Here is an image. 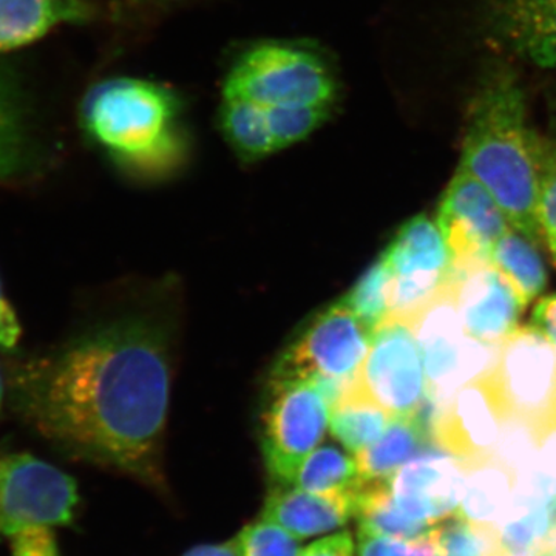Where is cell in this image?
<instances>
[{
    "label": "cell",
    "instance_id": "cell-33",
    "mask_svg": "<svg viewBox=\"0 0 556 556\" xmlns=\"http://www.w3.org/2000/svg\"><path fill=\"white\" fill-rule=\"evenodd\" d=\"M535 466L556 485V413L536 426Z\"/></svg>",
    "mask_w": 556,
    "mask_h": 556
},
{
    "label": "cell",
    "instance_id": "cell-22",
    "mask_svg": "<svg viewBox=\"0 0 556 556\" xmlns=\"http://www.w3.org/2000/svg\"><path fill=\"white\" fill-rule=\"evenodd\" d=\"M393 417L358 391L351 380L342 396L332 404L329 430L343 447L357 455L382 437Z\"/></svg>",
    "mask_w": 556,
    "mask_h": 556
},
{
    "label": "cell",
    "instance_id": "cell-17",
    "mask_svg": "<svg viewBox=\"0 0 556 556\" xmlns=\"http://www.w3.org/2000/svg\"><path fill=\"white\" fill-rule=\"evenodd\" d=\"M357 493L314 495L294 485H278L266 497L262 518L283 527L300 541L327 535L354 518Z\"/></svg>",
    "mask_w": 556,
    "mask_h": 556
},
{
    "label": "cell",
    "instance_id": "cell-11",
    "mask_svg": "<svg viewBox=\"0 0 556 556\" xmlns=\"http://www.w3.org/2000/svg\"><path fill=\"white\" fill-rule=\"evenodd\" d=\"M508 415L538 426L556 413V351L535 327H518L490 371Z\"/></svg>",
    "mask_w": 556,
    "mask_h": 556
},
{
    "label": "cell",
    "instance_id": "cell-41",
    "mask_svg": "<svg viewBox=\"0 0 556 556\" xmlns=\"http://www.w3.org/2000/svg\"><path fill=\"white\" fill-rule=\"evenodd\" d=\"M3 396H5V382H3L2 372H0V405H2Z\"/></svg>",
    "mask_w": 556,
    "mask_h": 556
},
{
    "label": "cell",
    "instance_id": "cell-24",
    "mask_svg": "<svg viewBox=\"0 0 556 556\" xmlns=\"http://www.w3.org/2000/svg\"><path fill=\"white\" fill-rule=\"evenodd\" d=\"M354 518L358 521V529L405 540L426 535L431 529L402 510L388 481L362 482Z\"/></svg>",
    "mask_w": 556,
    "mask_h": 556
},
{
    "label": "cell",
    "instance_id": "cell-36",
    "mask_svg": "<svg viewBox=\"0 0 556 556\" xmlns=\"http://www.w3.org/2000/svg\"><path fill=\"white\" fill-rule=\"evenodd\" d=\"M532 327L551 342L556 351V294L540 299L533 308Z\"/></svg>",
    "mask_w": 556,
    "mask_h": 556
},
{
    "label": "cell",
    "instance_id": "cell-23",
    "mask_svg": "<svg viewBox=\"0 0 556 556\" xmlns=\"http://www.w3.org/2000/svg\"><path fill=\"white\" fill-rule=\"evenodd\" d=\"M538 248L518 230L510 228L493 244L486 257L507 278L526 306L540 298L547 287V270Z\"/></svg>",
    "mask_w": 556,
    "mask_h": 556
},
{
    "label": "cell",
    "instance_id": "cell-1",
    "mask_svg": "<svg viewBox=\"0 0 556 556\" xmlns=\"http://www.w3.org/2000/svg\"><path fill=\"white\" fill-rule=\"evenodd\" d=\"M14 394L28 424L58 448L135 477L156 473L170 362L148 321L121 320L68 340L25 365Z\"/></svg>",
    "mask_w": 556,
    "mask_h": 556
},
{
    "label": "cell",
    "instance_id": "cell-25",
    "mask_svg": "<svg viewBox=\"0 0 556 556\" xmlns=\"http://www.w3.org/2000/svg\"><path fill=\"white\" fill-rule=\"evenodd\" d=\"M356 459L336 447H317L300 466L291 485L314 495H348L362 485Z\"/></svg>",
    "mask_w": 556,
    "mask_h": 556
},
{
    "label": "cell",
    "instance_id": "cell-8",
    "mask_svg": "<svg viewBox=\"0 0 556 556\" xmlns=\"http://www.w3.org/2000/svg\"><path fill=\"white\" fill-rule=\"evenodd\" d=\"M372 331L343 302L311 320L277 362L273 380L350 382L367 356Z\"/></svg>",
    "mask_w": 556,
    "mask_h": 556
},
{
    "label": "cell",
    "instance_id": "cell-40",
    "mask_svg": "<svg viewBox=\"0 0 556 556\" xmlns=\"http://www.w3.org/2000/svg\"><path fill=\"white\" fill-rule=\"evenodd\" d=\"M135 3H141V5H150V7H166L174 5L178 0H131Z\"/></svg>",
    "mask_w": 556,
    "mask_h": 556
},
{
    "label": "cell",
    "instance_id": "cell-16",
    "mask_svg": "<svg viewBox=\"0 0 556 556\" xmlns=\"http://www.w3.org/2000/svg\"><path fill=\"white\" fill-rule=\"evenodd\" d=\"M388 484L405 514L433 527L457 514L464 463L445 452L422 453L399 468Z\"/></svg>",
    "mask_w": 556,
    "mask_h": 556
},
{
    "label": "cell",
    "instance_id": "cell-26",
    "mask_svg": "<svg viewBox=\"0 0 556 556\" xmlns=\"http://www.w3.org/2000/svg\"><path fill=\"white\" fill-rule=\"evenodd\" d=\"M438 556H497L501 547L495 527L477 525L453 515L427 533Z\"/></svg>",
    "mask_w": 556,
    "mask_h": 556
},
{
    "label": "cell",
    "instance_id": "cell-38",
    "mask_svg": "<svg viewBox=\"0 0 556 556\" xmlns=\"http://www.w3.org/2000/svg\"><path fill=\"white\" fill-rule=\"evenodd\" d=\"M541 551L546 552L548 556H556V525L552 526L551 532L544 538L541 546L538 547Z\"/></svg>",
    "mask_w": 556,
    "mask_h": 556
},
{
    "label": "cell",
    "instance_id": "cell-7",
    "mask_svg": "<svg viewBox=\"0 0 556 556\" xmlns=\"http://www.w3.org/2000/svg\"><path fill=\"white\" fill-rule=\"evenodd\" d=\"M331 402L316 380H270L263 416L262 450L278 485H291L303 460L329 428Z\"/></svg>",
    "mask_w": 556,
    "mask_h": 556
},
{
    "label": "cell",
    "instance_id": "cell-31",
    "mask_svg": "<svg viewBox=\"0 0 556 556\" xmlns=\"http://www.w3.org/2000/svg\"><path fill=\"white\" fill-rule=\"evenodd\" d=\"M540 223L544 240L556 263V150L546 149L543 156V181H541Z\"/></svg>",
    "mask_w": 556,
    "mask_h": 556
},
{
    "label": "cell",
    "instance_id": "cell-34",
    "mask_svg": "<svg viewBox=\"0 0 556 556\" xmlns=\"http://www.w3.org/2000/svg\"><path fill=\"white\" fill-rule=\"evenodd\" d=\"M22 328L16 311L9 302L0 280V350L13 351L20 345Z\"/></svg>",
    "mask_w": 556,
    "mask_h": 556
},
{
    "label": "cell",
    "instance_id": "cell-39",
    "mask_svg": "<svg viewBox=\"0 0 556 556\" xmlns=\"http://www.w3.org/2000/svg\"><path fill=\"white\" fill-rule=\"evenodd\" d=\"M497 556H548L546 552L541 551V548H525V551H507V548H503V551L497 554Z\"/></svg>",
    "mask_w": 556,
    "mask_h": 556
},
{
    "label": "cell",
    "instance_id": "cell-30",
    "mask_svg": "<svg viewBox=\"0 0 556 556\" xmlns=\"http://www.w3.org/2000/svg\"><path fill=\"white\" fill-rule=\"evenodd\" d=\"M427 533L405 540V538L376 535L368 530L358 529L357 556H438Z\"/></svg>",
    "mask_w": 556,
    "mask_h": 556
},
{
    "label": "cell",
    "instance_id": "cell-13",
    "mask_svg": "<svg viewBox=\"0 0 556 556\" xmlns=\"http://www.w3.org/2000/svg\"><path fill=\"white\" fill-rule=\"evenodd\" d=\"M437 225L452 266L489 257L493 244L511 228L492 193L463 167L445 189Z\"/></svg>",
    "mask_w": 556,
    "mask_h": 556
},
{
    "label": "cell",
    "instance_id": "cell-37",
    "mask_svg": "<svg viewBox=\"0 0 556 556\" xmlns=\"http://www.w3.org/2000/svg\"><path fill=\"white\" fill-rule=\"evenodd\" d=\"M182 556H240L233 540L219 544H206V546L193 547Z\"/></svg>",
    "mask_w": 556,
    "mask_h": 556
},
{
    "label": "cell",
    "instance_id": "cell-2",
    "mask_svg": "<svg viewBox=\"0 0 556 556\" xmlns=\"http://www.w3.org/2000/svg\"><path fill=\"white\" fill-rule=\"evenodd\" d=\"M543 156L544 142L530 129L517 72L495 62L482 73L468 102L459 167L492 193L511 228L536 247L544 241Z\"/></svg>",
    "mask_w": 556,
    "mask_h": 556
},
{
    "label": "cell",
    "instance_id": "cell-5",
    "mask_svg": "<svg viewBox=\"0 0 556 556\" xmlns=\"http://www.w3.org/2000/svg\"><path fill=\"white\" fill-rule=\"evenodd\" d=\"M407 320L422 357L431 407L492 371L500 346L485 345L467 334L447 281Z\"/></svg>",
    "mask_w": 556,
    "mask_h": 556
},
{
    "label": "cell",
    "instance_id": "cell-4",
    "mask_svg": "<svg viewBox=\"0 0 556 556\" xmlns=\"http://www.w3.org/2000/svg\"><path fill=\"white\" fill-rule=\"evenodd\" d=\"M222 100L241 102L258 115L320 109L336 112L342 83L334 61L311 40L266 39L233 56Z\"/></svg>",
    "mask_w": 556,
    "mask_h": 556
},
{
    "label": "cell",
    "instance_id": "cell-15",
    "mask_svg": "<svg viewBox=\"0 0 556 556\" xmlns=\"http://www.w3.org/2000/svg\"><path fill=\"white\" fill-rule=\"evenodd\" d=\"M478 28L493 50L556 70V0H478Z\"/></svg>",
    "mask_w": 556,
    "mask_h": 556
},
{
    "label": "cell",
    "instance_id": "cell-19",
    "mask_svg": "<svg viewBox=\"0 0 556 556\" xmlns=\"http://www.w3.org/2000/svg\"><path fill=\"white\" fill-rule=\"evenodd\" d=\"M463 463L464 490L457 517L496 529L514 501L517 477L493 456Z\"/></svg>",
    "mask_w": 556,
    "mask_h": 556
},
{
    "label": "cell",
    "instance_id": "cell-10",
    "mask_svg": "<svg viewBox=\"0 0 556 556\" xmlns=\"http://www.w3.org/2000/svg\"><path fill=\"white\" fill-rule=\"evenodd\" d=\"M387 266L388 316L408 318L444 287L452 269L437 223L427 215L409 219L382 254Z\"/></svg>",
    "mask_w": 556,
    "mask_h": 556
},
{
    "label": "cell",
    "instance_id": "cell-21",
    "mask_svg": "<svg viewBox=\"0 0 556 556\" xmlns=\"http://www.w3.org/2000/svg\"><path fill=\"white\" fill-rule=\"evenodd\" d=\"M426 430L419 415L393 417L382 437L354 455L364 482L388 481L422 448Z\"/></svg>",
    "mask_w": 556,
    "mask_h": 556
},
{
    "label": "cell",
    "instance_id": "cell-3",
    "mask_svg": "<svg viewBox=\"0 0 556 556\" xmlns=\"http://www.w3.org/2000/svg\"><path fill=\"white\" fill-rule=\"evenodd\" d=\"M185 102L155 80L116 76L94 84L79 108L84 134L126 169L169 170L185 153Z\"/></svg>",
    "mask_w": 556,
    "mask_h": 556
},
{
    "label": "cell",
    "instance_id": "cell-12",
    "mask_svg": "<svg viewBox=\"0 0 556 556\" xmlns=\"http://www.w3.org/2000/svg\"><path fill=\"white\" fill-rule=\"evenodd\" d=\"M508 412L492 376L460 387L431 413L438 447L460 460L492 456Z\"/></svg>",
    "mask_w": 556,
    "mask_h": 556
},
{
    "label": "cell",
    "instance_id": "cell-6",
    "mask_svg": "<svg viewBox=\"0 0 556 556\" xmlns=\"http://www.w3.org/2000/svg\"><path fill=\"white\" fill-rule=\"evenodd\" d=\"M79 503L75 479L30 453H0V541L70 525Z\"/></svg>",
    "mask_w": 556,
    "mask_h": 556
},
{
    "label": "cell",
    "instance_id": "cell-27",
    "mask_svg": "<svg viewBox=\"0 0 556 556\" xmlns=\"http://www.w3.org/2000/svg\"><path fill=\"white\" fill-rule=\"evenodd\" d=\"M555 525L551 501L538 504L517 514L508 515L496 527L501 547L507 551H525L538 548Z\"/></svg>",
    "mask_w": 556,
    "mask_h": 556
},
{
    "label": "cell",
    "instance_id": "cell-32",
    "mask_svg": "<svg viewBox=\"0 0 556 556\" xmlns=\"http://www.w3.org/2000/svg\"><path fill=\"white\" fill-rule=\"evenodd\" d=\"M9 543L13 556H61L56 529L50 527L21 533Z\"/></svg>",
    "mask_w": 556,
    "mask_h": 556
},
{
    "label": "cell",
    "instance_id": "cell-28",
    "mask_svg": "<svg viewBox=\"0 0 556 556\" xmlns=\"http://www.w3.org/2000/svg\"><path fill=\"white\" fill-rule=\"evenodd\" d=\"M388 278L390 273L383 265L382 258H379V262L365 273L356 287L351 289L343 299V302L371 331H375L388 317Z\"/></svg>",
    "mask_w": 556,
    "mask_h": 556
},
{
    "label": "cell",
    "instance_id": "cell-18",
    "mask_svg": "<svg viewBox=\"0 0 556 556\" xmlns=\"http://www.w3.org/2000/svg\"><path fill=\"white\" fill-rule=\"evenodd\" d=\"M91 0H0V51L30 46L62 24H87Z\"/></svg>",
    "mask_w": 556,
    "mask_h": 556
},
{
    "label": "cell",
    "instance_id": "cell-29",
    "mask_svg": "<svg viewBox=\"0 0 556 556\" xmlns=\"http://www.w3.org/2000/svg\"><path fill=\"white\" fill-rule=\"evenodd\" d=\"M240 556H300V540L276 522L260 517L233 538Z\"/></svg>",
    "mask_w": 556,
    "mask_h": 556
},
{
    "label": "cell",
    "instance_id": "cell-20",
    "mask_svg": "<svg viewBox=\"0 0 556 556\" xmlns=\"http://www.w3.org/2000/svg\"><path fill=\"white\" fill-rule=\"evenodd\" d=\"M30 142L25 91L16 73L0 62V181L25 170Z\"/></svg>",
    "mask_w": 556,
    "mask_h": 556
},
{
    "label": "cell",
    "instance_id": "cell-14",
    "mask_svg": "<svg viewBox=\"0 0 556 556\" xmlns=\"http://www.w3.org/2000/svg\"><path fill=\"white\" fill-rule=\"evenodd\" d=\"M447 283L463 327L471 338L500 346L518 328L526 305L489 258L452 266Z\"/></svg>",
    "mask_w": 556,
    "mask_h": 556
},
{
    "label": "cell",
    "instance_id": "cell-35",
    "mask_svg": "<svg viewBox=\"0 0 556 556\" xmlns=\"http://www.w3.org/2000/svg\"><path fill=\"white\" fill-rule=\"evenodd\" d=\"M300 556H357L353 536L346 532L334 533L303 547Z\"/></svg>",
    "mask_w": 556,
    "mask_h": 556
},
{
    "label": "cell",
    "instance_id": "cell-9",
    "mask_svg": "<svg viewBox=\"0 0 556 556\" xmlns=\"http://www.w3.org/2000/svg\"><path fill=\"white\" fill-rule=\"evenodd\" d=\"M353 386L391 416L419 415L427 402V379L407 318L388 316L372 331Z\"/></svg>",
    "mask_w": 556,
    "mask_h": 556
}]
</instances>
